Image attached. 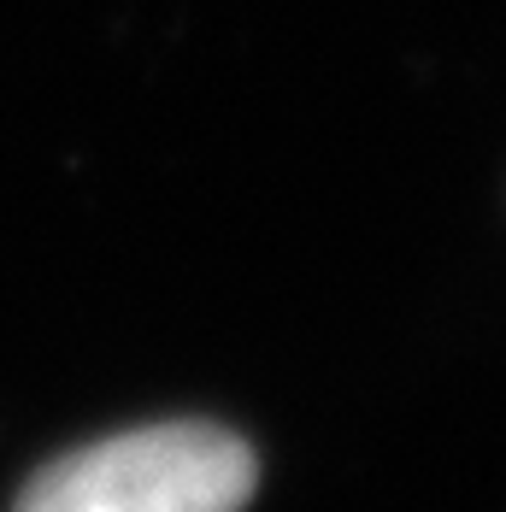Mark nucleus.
Segmentation results:
<instances>
[{
  "label": "nucleus",
  "mask_w": 506,
  "mask_h": 512,
  "mask_svg": "<svg viewBox=\"0 0 506 512\" xmlns=\"http://www.w3.org/2000/svg\"><path fill=\"white\" fill-rule=\"evenodd\" d=\"M253 448L218 424H148L36 471L18 512H242Z\"/></svg>",
  "instance_id": "f257e3e1"
}]
</instances>
